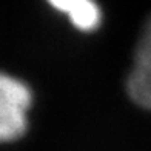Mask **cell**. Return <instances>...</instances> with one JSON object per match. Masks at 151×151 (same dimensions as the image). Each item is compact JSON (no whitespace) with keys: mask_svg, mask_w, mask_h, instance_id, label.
<instances>
[{"mask_svg":"<svg viewBox=\"0 0 151 151\" xmlns=\"http://www.w3.org/2000/svg\"><path fill=\"white\" fill-rule=\"evenodd\" d=\"M31 104L29 86L0 71V143L17 140L25 134Z\"/></svg>","mask_w":151,"mask_h":151,"instance_id":"1","label":"cell"},{"mask_svg":"<svg viewBox=\"0 0 151 151\" xmlns=\"http://www.w3.org/2000/svg\"><path fill=\"white\" fill-rule=\"evenodd\" d=\"M127 93L136 105L151 109V17L137 40L133 66L127 77Z\"/></svg>","mask_w":151,"mask_h":151,"instance_id":"2","label":"cell"},{"mask_svg":"<svg viewBox=\"0 0 151 151\" xmlns=\"http://www.w3.org/2000/svg\"><path fill=\"white\" fill-rule=\"evenodd\" d=\"M46 2L56 11L65 12V14L70 17L73 12H76L79 8H82V6L85 3H88L90 0H46Z\"/></svg>","mask_w":151,"mask_h":151,"instance_id":"3","label":"cell"}]
</instances>
